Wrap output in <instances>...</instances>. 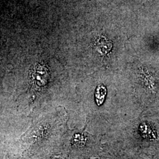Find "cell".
<instances>
[{
    "mask_svg": "<svg viewBox=\"0 0 159 159\" xmlns=\"http://www.w3.org/2000/svg\"><path fill=\"white\" fill-rule=\"evenodd\" d=\"M68 127L65 108L44 114L22 135L1 143V159H54L60 154Z\"/></svg>",
    "mask_w": 159,
    "mask_h": 159,
    "instance_id": "1",
    "label": "cell"
},
{
    "mask_svg": "<svg viewBox=\"0 0 159 159\" xmlns=\"http://www.w3.org/2000/svg\"><path fill=\"white\" fill-rule=\"evenodd\" d=\"M101 137L85 129H70L63 139L59 156L66 159H89L100 156Z\"/></svg>",
    "mask_w": 159,
    "mask_h": 159,
    "instance_id": "2",
    "label": "cell"
},
{
    "mask_svg": "<svg viewBox=\"0 0 159 159\" xmlns=\"http://www.w3.org/2000/svg\"><path fill=\"white\" fill-rule=\"evenodd\" d=\"M54 159H64V158H63L62 157H61V156H57L56 157H55ZM102 159V156H100L99 157H96V158H93V159Z\"/></svg>",
    "mask_w": 159,
    "mask_h": 159,
    "instance_id": "3",
    "label": "cell"
}]
</instances>
